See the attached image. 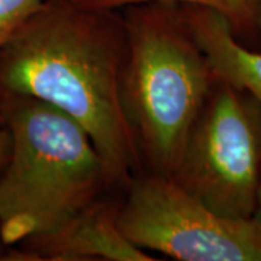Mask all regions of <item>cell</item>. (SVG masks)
I'll use <instances>...</instances> for the list:
<instances>
[{"label":"cell","instance_id":"7","mask_svg":"<svg viewBox=\"0 0 261 261\" xmlns=\"http://www.w3.org/2000/svg\"><path fill=\"white\" fill-rule=\"evenodd\" d=\"M181 5L190 31L215 77L250 93L261 106V51L241 44L229 20L216 10Z\"/></svg>","mask_w":261,"mask_h":261},{"label":"cell","instance_id":"3","mask_svg":"<svg viewBox=\"0 0 261 261\" xmlns=\"http://www.w3.org/2000/svg\"><path fill=\"white\" fill-rule=\"evenodd\" d=\"M126 29L121 103L144 170L171 177L215 74L177 2L121 9Z\"/></svg>","mask_w":261,"mask_h":261},{"label":"cell","instance_id":"12","mask_svg":"<svg viewBox=\"0 0 261 261\" xmlns=\"http://www.w3.org/2000/svg\"><path fill=\"white\" fill-rule=\"evenodd\" d=\"M0 261H16L15 247H9L3 243L2 235H0Z\"/></svg>","mask_w":261,"mask_h":261},{"label":"cell","instance_id":"1","mask_svg":"<svg viewBox=\"0 0 261 261\" xmlns=\"http://www.w3.org/2000/svg\"><path fill=\"white\" fill-rule=\"evenodd\" d=\"M126 29L121 10L44 0L0 53V96L45 102L83 128L113 187L144 170L121 103Z\"/></svg>","mask_w":261,"mask_h":261},{"label":"cell","instance_id":"10","mask_svg":"<svg viewBox=\"0 0 261 261\" xmlns=\"http://www.w3.org/2000/svg\"><path fill=\"white\" fill-rule=\"evenodd\" d=\"M10 145H12V138H10L9 129L6 126H0V173L9 160Z\"/></svg>","mask_w":261,"mask_h":261},{"label":"cell","instance_id":"13","mask_svg":"<svg viewBox=\"0 0 261 261\" xmlns=\"http://www.w3.org/2000/svg\"><path fill=\"white\" fill-rule=\"evenodd\" d=\"M252 221L255 222V225L260 228V231H261V183H260V189H258L257 209H255V214H254V216H252Z\"/></svg>","mask_w":261,"mask_h":261},{"label":"cell","instance_id":"14","mask_svg":"<svg viewBox=\"0 0 261 261\" xmlns=\"http://www.w3.org/2000/svg\"><path fill=\"white\" fill-rule=\"evenodd\" d=\"M0 126H5V123H3V116L0 115Z\"/></svg>","mask_w":261,"mask_h":261},{"label":"cell","instance_id":"8","mask_svg":"<svg viewBox=\"0 0 261 261\" xmlns=\"http://www.w3.org/2000/svg\"><path fill=\"white\" fill-rule=\"evenodd\" d=\"M84 8L121 10L130 5L144 2H177L186 5H197L216 10L229 20L235 35L252 34V6L254 0H71Z\"/></svg>","mask_w":261,"mask_h":261},{"label":"cell","instance_id":"6","mask_svg":"<svg viewBox=\"0 0 261 261\" xmlns=\"http://www.w3.org/2000/svg\"><path fill=\"white\" fill-rule=\"evenodd\" d=\"M121 202L102 196L57 232L19 244L20 261H155L118 225Z\"/></svg>","mask_w":261,"mask_h":261},{"label":"cell","instance_id":"2","mask_svg":"<svg viewBox=\"0 0 261 261\" xmlns=\"http://www.w3.org/2000/svg\"><path fill=\"white\" fill-rule=\"evenodd\" d=\"M9 160L0 173V235L9 247L57 232L113 187L87 132L57 108L0 96Z\"/></svg>","mask_w":261,"mask_h":261},{"label":"cell","instance_id":"5","mask_svg":"<svg viewBox=\"0 0 261 261\" xmlns=\"http://www.w3.org/2000/svg\"><path fill=\"white\" fill-rule=\"evenodd\" d=\"M125 189L118 225L141 250L178 261H261L252 219L218 215L168 176L142 171Z\"/></svg>","mask_w":261,"mask_h":261},{"label":"cell","instance_id":"4","mask_svg":"<svg viewBox=\"0 0 261 261\" xmlns=\"http://www.w3.org/2000/svg\"><path fill=\"white\" fill-rule=\"evenodd\" d=\"M171 178L218 215L251 221L261 183L260 103L215 79Z\"/></svg>","mask_w":261,"mask_h":261},{"label":"cell","instance_id":"11","mask_svg":"<svg viewBox=\"0 0 261 261\" xmlns=\"http://www.w3.org/2000/svg\"><path fill=\"white\" fill-rule=\"evenodd\" d=\"M252 34L261 38V0H254L252 6Z\"/></svg>","mask_w":261,"mask_h":261},{"label":"cell","instance_id":"9","mask_svg":"<svg viewBox=\"0 0 261 261\" xmlns=\"http://www.w3.org/2000/svg\"><path fill=\"white\" fill-rule=\"evenodd\" d=\"M44 0H0V53Z\"/></svg>","mask_w":261,"mask_h":261}]
</instances>
